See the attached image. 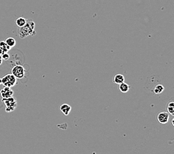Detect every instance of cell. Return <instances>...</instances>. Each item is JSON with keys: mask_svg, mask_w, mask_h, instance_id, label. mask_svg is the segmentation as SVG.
I'll use <instances>...</instances> for the list:
<instances>
[{"mask_svg": "<svg viewBox=\"0 0 174 154\" xmlns=\"http://www.w3.org/2000/svg\"><path fill=\"white\" fill-rule=\"evenodd\" d=\"M34 28V22H27L25 25L20 28V29L19 30V37H20L21 39H24L28 36H33V35L36 34Z\"/></svg>", "mask_w": 174, "mask_h": 154, "instance_id": "obj_1", "label": "cell"}, {"mask_svg": "<svg viewBox=\"0 0 174 154\" xmlns=\"http://www.w3.org/2000/svg\"><path fill=\"white\" fill-rule=\"evenodd\" d=\"M2 101L5 104V107H5V111L8 113H10L12 111H13L17 106V100L13 96L7 99H2Z\"/></svg>", "mask_w": 174, "mask_h": 154, "instance_id": "obj_2", "label": "cell"}, {"mask_svg": "<svg viewBox=\"0 0 174 154\" xmlns=\"http://www.w3.org/2000/svg\"><path fill=\"white\" fill-rule=\"evenodd\" d=\"M17 79L12 73L7 74L2 78V85H3L4 87L12 88L17 85Z\"/></svg>", "mask_w": 174, "mask_h": 154, "instance_id": "obj_3", "label": "cell"}, {"mask_svg": "<svg viewBox=\"0 0 174 154\" xmlns=\"http://www.w3.org/2000/svg\"><path fill=\"white\" fill-rule=\"evenodd\" d=\"M11 73L17 79H22L25 74V69L22 65H16L12 68Z\"/></svg>", "mask_w": 174, "mask_h": 154, "instance_id": "obj_4", "label": "cell"}, {"mask_svg": "<svg viewBox=\"0 0 174 154\" xmlns=\"http://www.w3.org/2000/svg\"><path fill=\"white\" fill-rule=\"evenodd\" d=\"M170 118V114L168 112H159L156 115V119L159 122V123L165 125L167 124L169 121Z\"/></svg>", "mask_w": 174, "mask_h": 154, "instance_id": "obj_5", "label": "cell"}, {"mask_svg": "<svg viewBox=\"0 0 174 154\" xmlns=\"http://www.w3.org/2000/svg\"><path fill=\"white\" fill-rule=\"evenodd\" d=\"M13 91L11 89V88H8V87H4L0 91V95H1L2 99H7L12 97L13 96Z\"/></svg>", "mask_w": 174, "mask_h": 154, "instance_id": "obj_6", "label": "cell"}, {"mask_svg": "<svg viewBox=\"0 0 174 154\" xmlns=\"http://www.w3.org/2000/svg\"><path fill=\"white\" fill-rule=\"evenodd\" d=\"M60 111L63 113L65 116H68L71 111V106L67 104H63L60 106Z\"/></svg>", "mask_w": 174, "mask_h": 154, "instance_id": "obj_7", "label": "cell"}, {"mask_svg": "<svg viewBox=\"0 0 174 154\" xmlns=\"http://www.w3.org/2000/svg\"><path fill=\"white\" fill-rule=\"evenodd\" d=\"M113 83L117 85H120L121 83L125 82V77L122 74H116L113 78Z\"/></svg>", "mask_w": 174, "mask_h": 154, "instance_id": "obj_8", "label": "cell"}, {"mask_svg": "<svg viewBox=\"0 0 174 154\" xmlns=\"http://www.w3.org/2000/svg\"><path fill=\"white\" fill-rule=\"evenodd\" d=\"M167 110L168 113L171 116H174V103L173 101H170L167 104Z\"/></svg>", "mask_w": 174, "mask_h": 154, "instance_id": "obj_9", "label": "cell"}, {"mask_svg": "<svg viewBox=\"0 0 174 154\" xmlns=\"http://www.w3.org/2000/svg\"><path fill=\"white\" fill-rule=\"evenodd\" d=\"M119 91L122 92V93H127V92L129 91L130 86L129 85L127 84V83L122 82L119 85Z\"/></svg>", "mask_w": 174, "mask_h": 154, "instance_id": "obj_10", "label": "cell"}, {"mask_svg": "<svg viewBox=\"0 0 174 154\" xmlns=\"http://www.w3.org/2000/svg\"><path fill=\"white\" fill-rule=\"evenodd\" d=\"M27 22L28 21L25 18H23V17H19V18L16 20V24H17L19 28H22L23 26L25 25Z\"/></svg>", "mask_w": 174, "mask_h": 154, "instance_id": "obj_11", "label": "cell"}, {"mask_svg": "<svg viewBox=\"0 0 174 154\" xmlns=\"http://www.w3.org/2000/svg\"><path fill=\"white\" fill-rule=\"evenodd\" d=\"M164 90H165V88L162 85H156L155 87H154L153 92H154V93H156V95H159L162 93V92L164 91Z\"/></svg>", "mask_w": 174, "mask_h": 154, "instance_id": "obj_12", "label": "cell"}, {"mask_svg": "<svg viewBox=\"0 0 174 154\" xmlns=\"http://www.w3.org/2000/svg\"><path fill=\"white\" fill-rule=\"evenodd\" d=\"M0 48L5 53H8L11 49V47H10L9 46L7 45L5 41H0Z\"/></svg>", "mask_w": 174, "mask_h": 154, "instance_id": "obj_13", "label": "cell"}, {"mask_svg": "<svg viewBox=\"0 0 174 154\" xmlns=\"http://www.w3.org/2000/svg\"><path fill=\"white\" fill-rule=\"evenodd\" d=\"M5 42L10 47H13L16 45V40L13 38H12V37H9V38L6 39V40Z\"/></svg>", "mask_w": 174, "mask_h": 154, "instance_id": "obj_14", "label": "cell"}, {"mask_svg": "<svg viewBox=\"0 0 174 154\" xmlns=\"http://www.w3.org/2000/svg\"><path fill=\"white\" fill-rule=\"evenodd\" d=\"M1 56H2V60H5V61H6V60H8L10 58L9 54H8V53H5V54H3Z\"/></svg>", "mask_w": 174, "mask_h": 154, "instance_id": "obj_15", "label": "cell"}, {"mask_svg": "<svg viewBox=\"0 0 174 154\" xmlns=\"http://www.w3.org/2000/svg\"><path fill=\"white\" fill-rule=\"evenodd\" d=\"M3 54H5V52L2 50L1 48H0V55H1V56H2V55Z\"/></svg>", "mask_w": 174, "mask_h": 154, "instance_id": "obj_16", "label": "cell"}, {"mask_svg": "<svg viewBox=\"0 0 174 154\" xmlns=\"http://www.w3.org/2000/svg\"><path fill=\"white\" fill-rule=\"evenodd\" d=\"M2 63V56H1V55H0V65Z\"/></svg>", "mask_w": 174, "mask_h": 154, "instance_id": "obj_17", "label": "cell"}, {"mask_svg": "<svg viewBox=\"0 0 174 154\" xmlns=\"http://www.w3.org/2000/svg\"><path fill=\"white\" fill-rule=\"evenodd\" d=\"M173 123H174V119H173V121H172V125H173Z\"/></svg>", "mask_w": 174, "mask_h": 154, "instance_id": "obj_18", "label": "cell"}, {"mask_svg": "<svg viewBox=\"0 0 174 154\" xmlns=\"http://www.w3.org/2000/svg\"><path fill=\"white\" fill-rule=\"evenodd\" d=\"M0 85H2V79H0Z\"/></svg>", "mask_w": 174, "mask_h": 154, "instance_id": "obj_19", "label": "cell"}]
</instances>
